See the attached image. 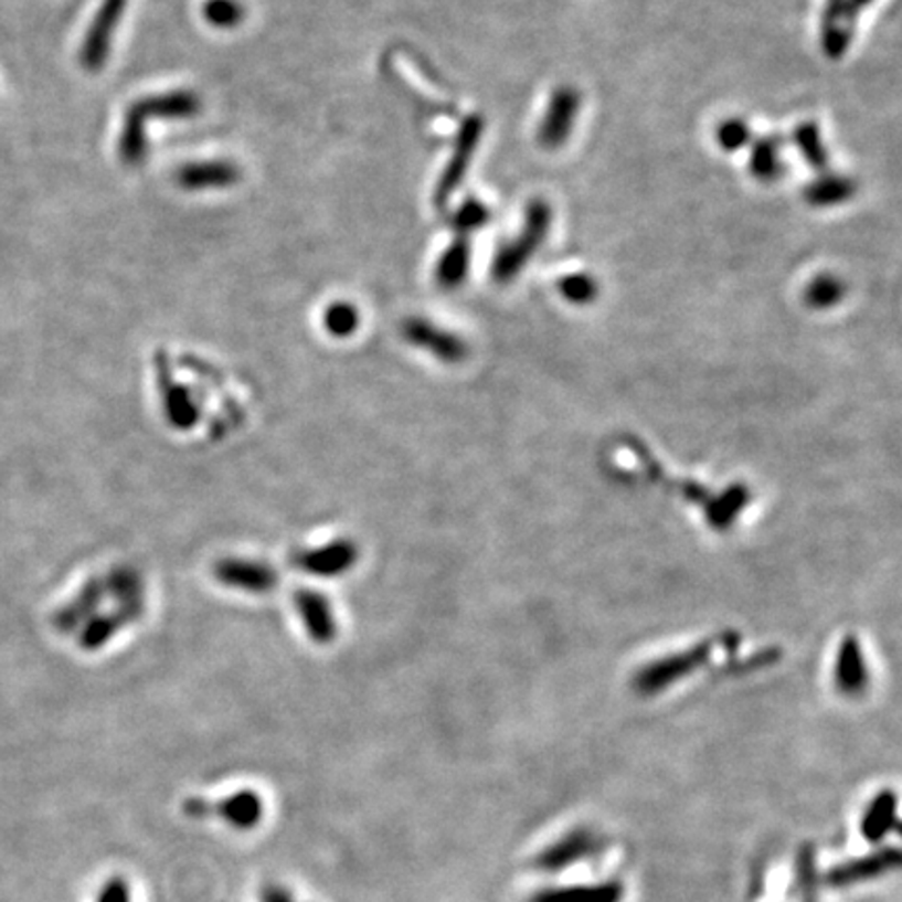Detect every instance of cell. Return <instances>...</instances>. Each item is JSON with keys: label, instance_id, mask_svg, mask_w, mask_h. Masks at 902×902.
<instances>
[{"label": "cell", "instance_id": "1", "mask_svg": "<svg viewBox=\"0 0 902 902\" xmlns=\"http://www.w3.org/2000/svg\"><path fill=\"white\" fill-rule=\"evenodd\" d=\"M554 222V210L545 199H533L527 210L519 236L512 241L499 245L494 262H491V276L498 285H508L514 278H519L522 269L531 262V257L541 250L545 243L550 229Z\"/></svg>", "mask_w": 902, "mask_h": 902}, {"label": "cell", "instance_id": "2", "mask_svg": "<svg viewBox=\"0 0 902 902\" xmlns=\"http://www.w3.org/2000/svg\"><path fill=\"white\" fill-rule=\"evenodd\" d=\"M482 132H485V119L479 114H473V116L461 119L458 135L454 140V151H452V157H449L445 170L439 176L437 189L433 192L435 208H439V210L447 208L454 192L460 189L466 173L470 170V163H473V159L477 155V149H479Z\"/></svg>", "mask_w": 902, "mask_h": 902}, {"label": "cell", "instance_id": "3", "mask_svg": "<svg viewBox=\"0 0 902 902\" xmlns=\"http://www.w3.org/2000/svg\"><path fill=\"white\" fill-rule=\"evenodd\" d=\"M182 810L192 819L220 817L222 821H226L229 826L236 827V829H253L259 826L264 817V800L259 798V794L251 789H241L215 803L203 800V798H189L184 800Z\"/></svg>", "mask_w": 902, "mask_h": 902}, {"label": "cell", "instance_id": "4", "mask_svg": "<svg viewBox=\"0 0 902 902\" xmlns=\"http://www.w3.org/2000/svg\"><path fill=\"white\" fill-rule=\"evenodd\" d=\"M723 641H725V637L709 639V641L691 648L686 654H677V656H669L665 660L654 662L635 677V690L641 691V693H656V691L665 690L667 686H671L672 681H677L681 677H688L698 665L709 662L712 654H714V648L721 646Z\"/></svg>", "mask_w": 902, "mask_h": 902}, {"label": "cell", "instance_id": "5", "mask_svg": "<svg viewBox=\"0 0 902 902\" xmlns=\"http://www.w3.org/2000/svg\"><path fill=\"white\" fill-rule=\"evenodd\" d=\"M581 112V95L575 86H558L539 121L538 142L543 149H560L575 130Z\"/></svg>", "mask_w": 902, "mask_h": 902}, {"label": "cell", "instance_id": "6", "mask_svg": "<svg viewBox=\"0 0 902 902\" xmlns=\"http://www.w3.org/2000/svg\"><path fill=\"white\" fill-rule=\"evenodd\" d=\"M128 0H103L96 11L95 21L88 28L86 40L79 51V63L88 72H100L112 53V40L119 21L126 13Z\"/></svg>", "mask_w": 902, "mask_h": 902}, {"label": "cell", "instance_id": "7", "mask_svg": "<svg viewBox=\"0 0 902 902\" xmlns=\"http://www.w3.org/2000/svg\"><path fill=\"white\" fill-rule=\"evenodd\" d=\"M404 339L410 346L426 349L431 356L442 360L445 364H458L468 356L466 341L452 330L437 327L424 318H410L405 320Z\"/></svg>", "mask_w": 902, "mask_h": 902}, {"label": "cell", "instance_id": "8", "mask_svg": "<svg viewBox=\"0 0 902 902\" xmlns=\"http://www.w3.org/2000/svg\"><path fill=\"white\" fill-rule=\"evenodd\" d=\"M241 176V168L229 159H205L180 166L173 180L184 191H224L238 184Z\"/></svg>", "mask_w": 902, "mask_h": 902}, {"label": "cell", "instance_id": "9", "mask_svg": "<svg viewBox=\"0 0 902 902\" xmlns=\"http://www.w3.org/2000/svg\"><path fill=\"white\" fill-rule=\"evenodd\" d=\"M857 13L859 11L850 0H827L821 21V46L827 57H845L855 36Z\"/></svg>", "mask_w": 902, "mask_h": 902}, {"label": "cell", "instance_id": "10", "mask_svg": "<svg viewBox=\"0 0 902 902\" xmlns=\"http://www.w3.org/2000/svg\"><path fill=\"white\" fill-rule=\"evenodd\" d=\"M132 105L147 121L149 119L184 121V119L199 116V112L203 109L201 98L192 91H168V93L142 96Z\"/></svg>", "mask_w": 902, "mask_h": 902}, {"label": "cell", "instance_id": "11", "mask_svg": "<svg viewBox=\"0 0 902 902\" xmlns=\"http://www.w3.org/2000/svg\"><path fill=\"white\" fill-rule=\"evenodd\" d=\"M749 172L763 184H773L786 176L784 145L779 136H761L750 142Z\"/></svg>", "mask_w": 902, "mask_h": 902}, {"label": "cell", "instance_id": "12", "mask_svg": "<svg viewBox=\"0 0 902 902\" xmlns=\"http://www.w3.org/2000/svg\"><path fill=\"white\" fill-rule=\"evenodd\" d=\"M473 264V243L468 236H456L437 259L435 266V283L443 290L460 288L470 276Z\"/></svg>", "mask_w": 902, "mask_h": 902}, {"label": "cell", "instance_id": "13", "mask_svg": "<svg viewBox=\"0 0 902 902\" xmlns=\"http://www.w3.org/2000/svg\"><path fill=\"white\" fill-rule=\"evenodd\" d=\"M857 189V182L842 173H821L808 182L805 199L810 208H840L855 199Z\"/></svg>", "mask_w": 902, "mask_h": 902}, {"label": "cell", "instance_id": "14", "mask_svg": "<svg viewBox=\"0 0 902 902\" xmlns=\"http://www.w3.org/2000/svg\"><path fill=\"white\" fill-rule=\"evenodd\" d=\"M834 679H836V686L848 696L861 693L864 686H867L869 672L864 667L863 652H861V646H859L857 637H852V635L846 637L845 644L840 648Z\"/></svg>", "mask_w": 902, "mask_h": 902}, {"label": "cell", "instance_id": "15", "mask_svg": "<svg viewBox=\"0 0 902 902\" xmlns=\"http://www.w3.org/2000/svg\"><path fill=\"white\" fill-rule=\"evenodd\" d=\"M147 149H149L147 119L140 116V112L136 109L135 105H130L126 116H124V128H121V136H119L117 153H119V159L126 166H138L147 157Z\"/></svg>", "mask_w": 902, "mask_h": 902}, {"label": "cell", "instance_id": "16", "mask_svg": "<svg viewBox=\"0 0 902 902\" xmlns=\"http://www.w3.org/2000/svg\"><path fill=\"white\" fill-rule=\"evenodd\" d=\"M792 142H794L796 151L805 159V163L810 170L826 172L827 168H829V151H827L821 126L817 121L807 119V121L798 124L794 128V132H792Z\"/></svg>", "mask_w": 902, "mask_h": 902}, {"label": "cell", "instance_id": "17", "mask_svg": "<svg viewBox=\"0 0 902 902\" xmlns=\"http://www.w3.org/2000/svg\"><path fill=\"white\" fill-rule=\"evenodd\" d=\"M894 867H899V852L896 850H885V852L867 857L861 861L838 867L836 871L829 873V882L834 883V885L863 882V880L876 878V876H880L888 869H894Z\"/></svg>", "mask_w": 902, "mask_h": 902}, {"label": "cell", "instance_id": "18", "mask_svg": "<svg viewBox=\"0 0 902 902\" xmlns=\"http://www.w3.org/2000/svg\"><path fill=\"white\" fill-rule=\"evenodd\" d=\"M846 293H848V287L838 274L821 272L808 280L803 299L808 308L826 311V309L840 306L845 301Z\"/></svg>", "mask_w": 902, "mask_h": 902}, {"label": "cell", "instance_id": "19", "mask_svg": "<svg viewBox=\"0 0 902 902\" xmlns=\"http://www.w3.org/2000/svg\"><path fill=\"white\" fill-rule=\"evenodd\" d=\"M217 575L222 581L231 583L232 587H243L247 592H264L272 587L274 575L272 571L255 564V562H238V560H231L226 564L220 566Z\"/></svg>", "mask_w": 902, "mask_h": 902}, {"label": "cell", "instance_id": "20", "mask_svg": "<svg viewBox=\"0 0 902 902\" xmlns=\"http://www.w3.org/2000/svg\"><path fill=\"white\" fill-rule=\"evenodd\" d=\"M594 848V840L590 834H573L569 838H564L562 842H558L554 848H550L541 859L539 864L545 871H560L566 864L575 863L579 859H583L585 855H590Z\"/></svg>", "mask_w": 902, "mask_h": 902}, {"label": "cell", "instance_id": "21", "mask_svg": "<svg viewBox=\"0 0 902 902\" xmlns=\"http://www.w3.org/2000/svg\"><path fill=\"white\" fill-rule=\"evenodd\" d=\"M556 288L560 297L576 308L592 306L599 297V283L590 272H571L560 276Z\"/></svg>", "mask_w": 902, "mask_h": 902}, {"label": "cell", "instance_id": "22", "mask_svg": "<svg viewBox=\"0 0 902 902\" xmlns=\"http://www.w3.org/2000/svg\"><path fill=\"white\" fill-rule=\"evenodd\" d=\"M896 821V796L892 792L880 794L871 808L867 810L863 821V834L867 840L880 842Z\"/></svg>", "mask_w": 902, "mask_h": 902}, {"label": "cell", "instance_id": "23", "mask_svg": "<svg viewBox=\"0 0 902 902\" xmlns=\"http://www.w3.org/2000/svg\"><path fill=\"white\" fill-rule=\"evenodd\" d=\"M491 222V210L479 197H468L460 203V208L452 213L449 226L458 236H468L485 229Z\"/></svg>", "mask_w": 902, "mask_h": 902}, {"label": "cell", "instance_id": "24", "mask_svg": "<svg viewBox=\"0 0 902 902\" xmlns=\"http://www.w3.org/2000/svg\"><path fill=\"white\" fill-rule=\"evenodd\" d=\"M620 885L606 883L594 888H571V890H548L533 902H618Z\"/></svg>", "mask_w": 902, "mask_h": 902}, {"label": "cell", "instance_id": "25", "mask_svg": "<svg viewBox=\"0 0 902 902\" xmlns=\"http://www.w3.org/2000/svg\"><path fill=\"white\" fill-rule=\"evenodd\" d=\"M754 140L752 128L744 117H728L714 130V142L723 153H737Z\"/></svg>", "mask_w": 902, "mask_h": 902}, {"label": "cell", "instance_id": "26", "mask_svg": "<svg viewBox=\"0 0 902 902\" xmlns=\"http://www.w3.org/2000/svg\"><path fill=\"white\" fill-rule=\"evenodd\" d=\"M247 15V9L241 0H205L203 20L217 30L238 28Z\"/></svg>", "mask_w": 902, "mask_h": 902}, {"label": "cell", "instance_id": "27", "mask_svg": "<svg viewBox=\"0 0 902 902\" xmlns=\"http://www.w3.org/2000/svg\"><path fill=\"white\" fill-rule=\"evenodd\" d=\"M360 327V309L347 301L330 304L325 309V328L337 339L351 337Z\"/></svg>", "mask_w": 902, "mask_h": 902}, {"label": "cell", "instance_id": "28", "mask_svg": "<svg viewBox=\"0 0 902 902\" xmlns=\"http://www.w3.org/2000/svg\"><path fill=\"white\" fill-rule=\"evenodd\" d=\"M306 562V571L309 573H320V575H332L343 571L349 562H353V550L349 552L347 545H332L328 550H322L320 554H311V556L304 558Z\"/></svg>", "mask_w": 902, "mask_h": 902}, {"label": "cell", "instance_id": "29", "mask_svg": "<svg viewBox=\"0 0 902 902\" xmlns=\"http://www.w3.org/2000/svg\"><path fill=\"white\" fill-rule=\"evenodd\" d=\"M299 608L311 611L308 623L314 634H318L316 637L330 634L332 620L328 618L327 599L322 595H299Z\"/></svg>", "mask_w": 902, "mask_h": 902}, {"label": "cell", "instance_id": "30", "mask_svg": "<svg viewBox=\"0 0 902 902\" xmlns=\"http://www.w3.org/2000/svg\"><path fill=\"white\" fill-rule=\"evenodd\" d=\"M96 902H132L130 885L124 878H112L96 894Z\"/></svg>", "mask_w": 902, "mask_h": 902}, {"label": "cell", "instance_id": "31", "mask_svg": "<svg viewBox=\"0 0 902 902\" xmlns=\"http://www.w3.org/2000/svg\"><path fill=\"white\" fill-rule=\"evenodd\" d=\"M262 902H299L290 892H288L287 888H283V885H276V883H269L266 885L264 890H262Z\"/></svg>", "mask_w": 902, "mask_h": 902}, {"label": "cell", "instance_id": "32", "mask_svg": "<svg viewBox=\"0 0 902 902\" xmlns=\"http://www.w3.org/2000/svg\"><path fill=\"white\" fill-rule=\"evenodd\" d=\"M850 2H852V4H855V9L859 11V9H863V7H867V4H871L873 0H850Z\"/></svg>", "mask_w": 902, "mask_h": 902}]
</instances>
